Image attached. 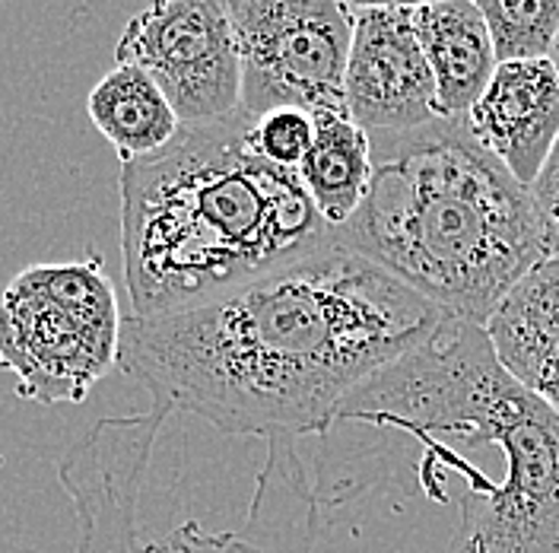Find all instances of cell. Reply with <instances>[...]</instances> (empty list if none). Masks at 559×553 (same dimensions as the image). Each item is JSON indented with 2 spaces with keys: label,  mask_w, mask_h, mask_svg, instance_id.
I'll list each match as a JSON object with an SVG mask.
<instances>
[{
  "label": "cell",
  "mask_w": 559,
  "mask_h": 553,
  "mask_svg": "<svg viewBox=\"0 0 559 553\" xmlns=\"http://www.w3.org/2000/svg\"><path fill=\"white\" fill-rule=\"evenodd\" d=\"M115 61L146 70L188 128L239 115L242 64L223 0H150L128 20Z\"/></svg>",
  "instance_id": "cell-7"
},
{
  "label": "cell",
  "mask_w": 559,
  "mask_h": 553,
  "mask_svg": "<svg viewBox=\"0 0 559 553\" xmlns=\"http://www.w3.org/2000/svg\"><path fill=\"white\" fill-rule=\"evenodd\" d=\"M146 553H264L236 531H204L198 521H181L169 534L146 544Z\"/></svg>",
  "instance_id": "cell-17"
},
{
  "label": "cell",
  "mask_w": 559,
  "mask_h": 553,
  "mask_svg": "<svg viewBox=\"0 0 559 553\" xmlns=\"http://www.w3.org/2000/svg\"><path fill=\"white\" fill-rule=\"evenodd\" d=\"M445 318L334 243L191 309L128 315L118 369L226 436L296 443Z\"/></svg>",
  "instance_id": "cell-1"
},
{
  "label": "cell",
  "mask_w": 559,
  "mask_h": 553,
  "mask_svg": "<svg viewBox=\"0 0 559 553\" xmlns=\"http://www.w3.org/2000/svg\"><path fill=\"white\" fill-rule=\"evenodd\" d=\"M524 398L527 388L502 369L487 328L445 318L362 381L331 423L417 439L414 478L439 503L452 478L467 481L445 553H559L557 411L544 404L509 455L487 461Z\"/></svg>",
  "instance_id": "cell-2"
},
{
  "label": "cell",
  "mask_w": 559,
  "mask_h": 553,
  "mask_svg": "<svg viewBox=\"0 0 559 553\" xmlns=\"http://www.w3.org/2000/svg\"><path fill=\"white\" fill-rule=\"evenodd\" d=\"M550 61H554V68L559 70V33H557V42H554V48H550Z\"/></svg>",
  "instance_id": "cell-20"
},
{
  "label": "cell",
  "mask_w": 559,
  "mask_h": 553,
  "mask_svg": "<svg viewBox=\"0 0 559 553\" xmlns=\"http://www.w3.org/2000/svg\"><path fill=\"white\" fill-rule=\"evenodd\" d=\"M419 48L436 80L442 118H467L496 70L487 23L471 0H442L411 13Z\"/></svg>",
  "instance_id": "cell-12"
},
{
  "label": "cell",
  "mask_w": 559,
  "mask_h": 553,
  "mask_svg": "<svg viewBox=\"0 0 559 553\" xmlns=\"http://www.w3.org/2000/svg\"><path fill=\"white\" fill-rule=\"evenodd\" d=\"M242 64V118L271 108L347 111V0H223Z\"/></svg>",
  "instance_id": "cell-6"
},
{
  "label": "cell",
  "mask_w": 559,
  "mask_h": 553,
  "mask_svg": "<svg viewBox=\"0 0 559 553\" xmlns=\"http://www.w3.org/2000/svg\"><path fill=\"white\" fill-rule=\"evenodd\" d=\"M175 411L156 401L131 416H103L58 464V481L76 509V553H146L140 503L156 439Z\"/></svg>",
  "instance_id": "cell-8"
},
{
  "label": "cell",
  "mask_w": 559,
  "mask_h": 553,
  "mask_svg": "<svg viewBox=\"0 0 559 553\" xmlns=\"http://www.w3.org/2000/svg\"><path fill=\"white\" fill-rule=\"evenodd\" d=\"M432 3H442V0H347V7L353 13H359V10H401V13H414V10L432 7Z\"/></svg>",
  "instance_id": "cell-19"
},
{
  "label": "cell",
  "mask_w": 559,
  "mask_h": 553,
  "mask_svg": "<svg viewBox=\"0 0 559 553\" xmlns=\"http://www.w3.org/2000/svg\"><path fill=\"white\" fill-rule=\"evenodd\" d=\"M334 245L296 169L248 143L242 115L181 128L159 153L121 163V258L131 315L207 303Z\"/></svg>",
  "instance_id": "cell-3"
},
{
  "label": "cell",
  "mask_w": 559,
  "mask_h": 553,
  "mask_svg": "<svg viewBox=\"0 0 559 553\" xmlns=\"http://www.w3.org/2000/svg\"><path fill=\"white\" fill-rule=\"evenodd\" d=\"M487 334L502 369L559 414V258H544L509 290Z\"/></svg>",
  "instance_id": "cell-11"
},
{
  "label": "cell",
  "mask_w": 559,
  "mask_h": 553,
  "mask_svg": "<svg viewBox=\"0 0 559 553\" xmlns=\"http://www.w3.org/2000/svg\"><path fill=\"white\" fill-rule=\"evenodd\" d=\"M464 125L519 185L531 188L559 140V70L554 61L496 64Z\"/></svg>",
  "instance_id": "cell-10"
},
{
  "label": "cell",
  "mask_w": 559,
  "mask_h": 553,
  "mask_svg": "<svg viewBox=\"0 0 559 553\" xmlns=\"http://www.w3.org/2000/svg\"><path fill=\"white\" fill-rule=\"evenodd\" d=\"M248 121V143L274 166L283 169H299V163L306 160L309 146H312V111L306 108H271L258 118H245Z\"/></svg>",
  "instance_id": "cell-16"
},
{
  "label": "cell",
  "mask_w": 559,
  "mask_h": 553,
  "mask_svg": "<svg viewBox=\"0 0 559 553\" xmlns=\"http://www.w3.org/2000/svg\"><path fill=\"white\" fill-rule=\"evenodd\" d=\"M369 138L372 181L334 243L442 315L487 328L509 290L544 261L531 191L464 118Z\"/></svg>",
  "instance_id": "cell-4"
},
{
  "label": "cell",
  "mask_w": 559,
  "mask_h": 553,
  "mask_svg": "<svg viewBox=\"0 0 559 553\" xmlns=\"http://www.w3.org/2000/svg\"><path fill=\"white\" fill-rule=\"evenodd\" d=\"M312 146L299 163V181L321 220L337 230L362 204L372 181V138L347 111H312Z\"/></svg>",
  "instance_id": "cell-14"
},
{
  "label": "cell",
  "mask_w": 559,
  "mask_h": 553,
  "mask_svg": "<svg viewBox=\"0 0 559 553\" xmlns=\"http://www.w3.org/2000/svg\"><path fill=\"white\" fill-rule=\"evenodd\" d=\"M484 23L496 61L550 58L559 33V0H471Z\"/></svg>",
  "instance_id": "cell-15"
},
{
  "label": "cell",
  "mask_w": 559,
  "mask_h": 553,
  "mask_svg": "<svg viewBox=\"0 0 559 553\" xmlns=\"http://www.w3.org/2000/svg\"><path fill=\"white\" fill-rule=\"evenodd\" d=\"M527 191H531L534 213L540 223L544 258H559V140Z\"/></svg>",
  "instance_id": "cell-18"
},
{
  "label": "cell",
  "mask_w": 559,
  "mask_h": 553,
  "mask_svg": "<svg viewBox=\"0 0 559 553\" xmlns=\"http://www.w3.org/2000/svg\"><path fill=\"white\" fill-rule=\"evenodd\" d=\"M124 315L103 258L35 264L0 290V366L23 398L80 404L118 369Z\"/></svg>",
  "instance_id": "cell-5"
},
{
  "label": "cell",
  "mask_w": 559,
  "mask_h": 553,
  "mask_svg": "<svg viewBox=\"0 0 559 553\" xmlns=\"http://www.w3.org/2000/svg\"><path fill=\"white\" fill-rule=\"evenodd\" d=\"M86 111L121 163L146 160L166 150L185 128L156 80L134 64L108 70L93 86Z\"/></svg>",
  "instance_id": "cell-13"
},
{
  "label": "cell",
  "mask_w": 559,
  "mask_h": 553,
  "mask_svg": "<svg viewBox=\"0 0 559 553\" xmlns=\"http://www.w3.org/2000/svg\"><path fill=\"white\" fill-rule=\"evenodd\" d=\"M344 105L349 118L369 134L417 131L442 118L436 80L411 13L359 10L353 16Z\"/></svg>",
  "instance_id": "cell-9"
}]
</instances>
